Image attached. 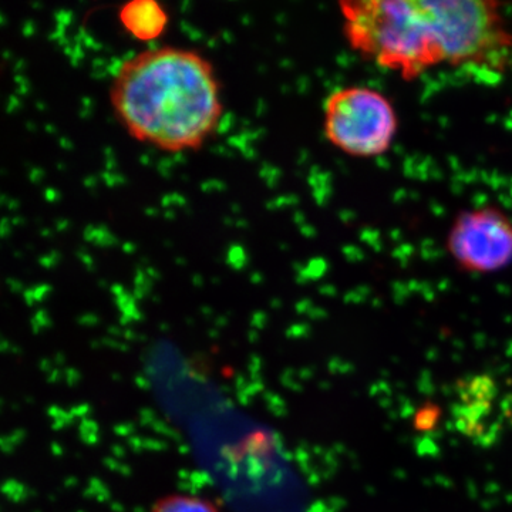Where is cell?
Instances as JSON below:
<instances>
[{
  "mask_svg": "<svg viewBox=\"0 0 512 512\" xmlns=\"http://www.w3.org/2000/svg\"><path fill=\"white\" fill-rule=\"evenodd\" d=\"M441 64L501 72L512 57V30L493 0H419Z\"/></svg>",
  "mask_w": 512,
  "mask_h": 512,
  "instance_id": "cell-3",
  "label": "cell"
},
{
  "mask_svg": "<svg viewBox=\"0 0 512 512\" xmlns=\"http://www.w3.org/2000/svg\"><path fill=\"white\" fill-rule=\"evenodd\" d=\"M446 247L458 268L490 275L512 264V220L494 205L470 208L454 217Z\"/></svg>",
  "mask_w": 512,
  "mask_h": 512,
  "instance_id": "cell-5",
  "label": "cell"
},
{
  "mask_svg": "<svg viewBox=\"0 0 512 512\" xmlns=\"http://www.w3.org/2000/svg\"><path fill=\"white\" fill-rule=\"evenodd\" d=\"M397 130L399 117L392 101L372 87H343L326 100L323 131L329 143L348 156H383Z\"/></svg>",
  "mask_w": 512,
  "mask_h": 512,
  "instance_id": "cell-4",
  "label": "cell"
},
{
  "mask_svg": "<svg viewBox=\"0 0 512 512\" xmlns=\"http://www.w3.org/2000/svg\"><path fill=\"white\" fill-rule=\"evenodd\" d=\"M121 26L140 42H153L167 29V10L156 0H133L120 9Z\"/></svg>",
  "mask_w": 512,
  "mask_h": 512,
  "instance_id": "cell-6",
  "label": "cell"
},
{
  "mask_svg": "<svg viewBox=\"0 0 512 512\" xmlns=\"http://www.w3.org/2000/svg\"><path fill=\"white\" fill-rule=\"evenodd\" d=\"M110 101L121 126L168 153L198 150L220 126V82L207 57L181 47L148 49L114 74Z\"/></svg>",
  "mask_w": 512,
  "mask_h": 512,
  "instance_id": "cell-1",
  "label": "cell"
},
{
  "mask_svg": "<svg viewBox=\"0 0 512 512\" xmlns=\"http://www.w3.org/2000/svg\"><path fill=\"white\" fill-rule=\"evenodd\" d=\"M349 46L383 69L414 79L441 64L419 0L340 3Z\"/></svg>",
  "mask_w": 512,
  "mask_h": 512,
  "instance_id": "cell-2",
  "label": "cell"
},
{
  "mask_svg": "<svg viewBox=\"0 0 512 512\" xmlns=\"http://www.w3.org/2000/svg\"><path fill=\"white\" fill-rule=\"evenodd\" d=\"M151 512H220L207 498L191 494H174L154 505Z\"/></svg>",
  "mask_w": 512,
  "mask_h": 512,
  "instance_id": "cell-7",
  "label": "cell"
}]
</instances>
